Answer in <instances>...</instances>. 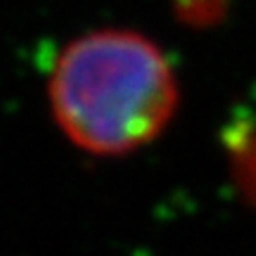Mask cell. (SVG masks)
Returning a JSON list of instances; mask_svg holds the SVG:
<instances>
[{"mask_svg":"<svg viewBox=\"0 0 256 256\" xmlns=\"http://www.w3.org/2000/svg\"><path fill=\"white\" fill-rule=\"evenodd\" d=\"M48 100L72 145L92 156H126L168 128L180 88L159 43L130 28H98L64 46Z\"/></svg>","mask_w":256,"mask_h":256,"instance_id":"cell-1","label":"cell"}]
</instances>
